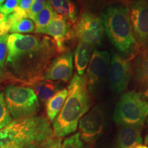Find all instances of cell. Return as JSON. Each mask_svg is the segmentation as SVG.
Wrapping results in <instances>:
<instances>
[{
	"instance_id": "obj_5",
	"label": "cell",
	"mask_w": 148,
	"mask_h": 148,
	"mask_svg": "<svg viewBox=\"0 0 148 148\" xmlns=\"http://www.w3.org/2000/svg\"><path fill=\"white\" fill-rule=\"evenodd\" d=\"M148 116V101L134 90L121 96L114 108L113 118L119 126L143 127Z\"/></svg>"
},
{
	"instance_id": "obj_31",
	"label": "cell",
	"mask_w": 148,
	"mask_h": 148,
	"mask_svg": "<svg viewBox=\"0 0 148 148\" xmlns=\"http://www.w3.org/2000/svg\"><path fill=\"white\" fill-rule=\"evenodd\" d=\"M135 148H148V147L145 145H143V144H139V145L136 146V147H135Z\"/></svg>"
},
{
	"instance_id": "obj_22",
	"label": "cell",
	"mask_w": 148,
	"mask_h": 148,
	"mask_svg": "<svg viewBox=\"0 0 148 148\" xmlns=\"http://www.w3.org/2000/svg\"><path fill=\"white\" fill-rule=\"evenodd\" d=\"M12 121V118L7 107L4 93L0 90V129L7 126Z\"/></svg>"
},
{
	"instance_id": "obj_20",
	"label": "cell",
	"mask_w": 148,
	"mask_h": 148,
	"mask_svg": "<svg viewBox=\"0 0 148 148\" xmlns=\"http://www.w3.org/2000/svg\"><path fill=\"white\" fill-rule=\"evenodd\" d=\"M58 15L53 10L49 3L47 2L43 8L40 11L34 19L35 25L34 32L38 34L40 30L44 29L55 17Z\"/></svg>"
},
{
	"instance_id": "obj_24",
	"label": "cell",
	"mask_w": 148,
	"mask_h": 148,
	"mask_svg": "<svg viewBox=\"0 0 148 148\" xmlns=\"http://www.w3.org/2000/svg\"><path fill=\"white\" fill-rule=\"evenodd\" d=\"M61 148H87L81 140L79 132L66 138L62 142Z\"/></svg>"
},
{
	"instance_id": "obj_1",
	"label": "cell",
	"mask_w": 148,
	"mask_h": 148,
	"mask_svg": "<svg viewBox=\"0 0 148 148\" xmlns=\"http://www.w3.org/2000/svg\"><path fill=\"white\" fill-rule=\"evenodd\" d=\"M6 45L7 79L28 87L43 79L45 69L58 53L52 38L41 34L13 33L8 35Z\"/></svg>"
},
{
	"instance_id": "obj_35",
	"label": "cell",
	"mask_w": 148,
	"mask_h": 148,
	"mask_svg": "<svg viewBox=\"0 0 148 148\" xmlns=\"http://www.w3.org/2000/svg\"><path fill=\"white\" fill-rule=\"evenodd\" d=\"M2 74H3L2 70H1V68H0V77H1V75H2Z\"/></svg>"
},
{
	"instance_id": "obj_19",
	"label": "cell",
	"mask_w": 148,
	"mask_h": 148,
	"mask_svg": "<svg viewBox=\"0 0 148 148\" xmlns=\"http://www.w3.org/2000/svg\"><path fill=\"white\" fill-rule=\"evenodd\" d=\"M67 88H62L45 103L46 113L49 122H53L60 112L67 97Z\"/></svg>"
},
{
	"instance_id": "obj_27",
	"label": "cell",
	"mask_w": 148,
	"mask_h": 148,
	"mask_svg": "<svg viewBox=\"0 0 148 148\" xmlns=\"http://www.w3.org/2000/svg\"><path fill=\"white\" fill-rule=\"evenodd\" d=\"M34 1V0H21L19 5H18L16 9L25 14L27 18V12H28L29 8H31Z\"/></svg>"
},
{
	"instance_id": "obj_26",
	"label": "cell",
	"mask_w": 148,
	"mask_h": 148,
	"mask_svg": "<svg viewBox=\"0 0 148 148\" xmlns=\"http://www.w3.org/2000/svg\"><path fill=\"white\" fill-rule=\"evenodd\" d=\"M8 34L0 36V68L4 69L7 57V38Z\"/></svg>"
},
{
	"instance_id": "obj_6",
	"label": "cell",
	"mask_w": 148,
	"mask_h": 148,
	"mask_svg": "<svg viewBox=\"0 0 148 148\" xmlns=\"http://www.w3.org/2000/svg\"><path fill=\"white\" fill-rule=\"evenodd\" d=\"M4 93L9 112L14 119L35 116L39 110V100L30 87L9 84L5 86Z\"/></svg>"
},
{
	"instance_id": "obj_9",
	"label": "cell",
	"mask_w": 148,
	"mask_h": 148,
	"mask_svg": "<svg viewBox=\"0 0 148 148\" xmlns=\"http://www.w3.org/2000/svg\"><path fill=\"white\" fill-rule=\"evenodd\" d=\"M109 65L110 54L108 51H93L85 75L89 93L94 95L100 90L106 77Z\"/></svg>"
},
{
	"instance_id": "obj_29",
	"label": "cell",
	"mask_w": 148,
	"mask_h": 148,
	"mask_svg": "<svg viewBox=\"0 0 148 148\" xmlns=\"http://www.w3.org/2000/svg\"><path fill=\"white\" fill-rule=\"evenodd\" d=\"M140 95L143 99L148 101V87L146 88L143 92H140Z\"/></svg>"
},
{
	"instance_id": "obj_16",
	"label": "cell",
	"mask_w": 148,
	"mask_h": 148,
	"mask_svg": "<svg viewBox=\"0 0 148 148\" xmlns=\"http://www.w3.org/2000/svg\"><path fill=\"white\" fill-rule=\"evenodd\" d=\"M94 45L87 42L79 40L74 52V61H75L76 73L82 76L88 64L93 52Z\"/></svg>"
},
{
	"instance_id": "obj_4",
	"label": "cell",
	"mask_w": 148,
	"mask_h": 148,
	"mask_svg": "<svg viewBox=\"0 0 148 148\" xmlns=\"http://www.w3.org/2000/svg\"><path fill=\"white\" fill-rule=\"evenodd\" d=\"M101 18L108 39L122 53H128L136 48L130 8L121 3L110 5L103 12Z\"/></svg>"
},
{
	"instance_id": "obj_21",
	"label": "cell",
	"mask_w": 148,
	"mask_h": 148,
	"mask_svg": "<svg viewBox=\"0 0 148 148\" xmlns=\"http://www.w3.org/2000/svg\"><path fill=\"white\" fill-rule=\"evenodd\" d=\"M35 31L34 23L28 18L16 20L11 25L9 32L15 33H31Z\"/></svg>"
},
{
	"instance_id": "obj_17",
	"label": "cell",
	"mask_w": 148,
	"mask_h": 148,
	"mask_svg": "<svg viewBox=\"0 0 148 148\" xmlns=\"http://www.w3.org/2000/svg\"><path fill=\"white\" fill-rule=\"evenodd\" d=\"M51 8L57 14L63 16L72 25L76 22L78 8L73 0H47Z\"/></svg>"
},
{
	"instance_id": "obj_11",
	"label": "cell",
	"mask_w": 148,
	"mask_h": 148,
	"mask_svg": "<svg viewBox=\"0 0 148 148\" xmlns=\"http://www.w3.org/2000/svg\"><path fill=\"white\" fill-rule=\"evenodd\" d=\"M130 16L136 48L139 51L148 49V7L136 0L130 6Z\"/></svg>"
},
{
	"instance_id": "obj_14",
	"label": "cell",
	"mask_w": 148,
	"mask_h": 148,
	"mask_svg": "<svg viewBox=\"0 0 148 148\" xmlns=\"http://www.w3.org/2000/svg\"><path fill=\"white\" fill-rule=\"evenodd\" d=\"M143 127L120 126L116 136V144L121 148H135L143 143Z\"/></svg>"
},
{
	"instance_id": "obj_30",
	"label": "cell",
	"mask_w": 148,
	"mask_h": 148,
	"mask_svg": "<svg viewBox=\"0 0 148 148\" xmlns=\"http://www.w3.org/2000/svg\"><path fill=\"white\" fill-rule=\"evenodd\" d=\"M110 1H113L114 2L117 3H124V4H126L127 3L130 2H134V1H136V0H110Z\"/></svg>"
},
{
	"instance_id": "obj_10",
	"label": "cell",
	"mask_w": 148,
	"mask_h": 148,
	"mask_svg": "<svg viewBox=\"0 0 148 148\" xmlns=\"http://www.w3.org/2000/svg\"><path fill=\"white\" fill-rule=\"evenodd\" d=\"M106 123V112L101 105L88 111L79 121V134L81 140L92 143L102 134Z\"/></svg>"
},
{
	"instance_id": "obj_18",
	"label": "cell",
	"mask_w": 148,
	"mask_h": 148,
	"mask_svg": "<svg viewBox=\"0 0 148 148\" xmlns=\"http://www.w3.org/2000/svg\"><path fill=\"white\" fill-rule=\"evenodd\" d=\"M133 78L139 87H148V49L140 51L136 58Z\"/></svg>"
},
{
	"instance_id": "obj_15",
	"label": "cell",
	"mask_w": 148,
	"mask_h": 148,
	"mask_svg": "<svg viewBox=\"0 0 148 148\" xmlns=\"http://www.w3.org/2000/svg\"><path fill=\"white\" fill-rule=\"evenodd\" d=\"M62 82L41 79L32 83L29 87L32 88L38 99L42 102L46 103L50 98L62 89Z\"/></svg>"
},
{
	"instance_id": "obj_28",
	"label": "cell",
	"mask_w": 148,
	"mask_h": 148,
	"mask_svg": "<svg viewBox=\"0 0 148 148\" xmlns=\"http://www.w3.org/2000/svg\"><path fill=\"white\" fill-rule=\"evenodd\" d=\"M6 17L7 15L0 12V36L6 34L10 30V27L7 23Z\"/></svg>"
},
{
	"instance_id": "obj_12",
	"label": "cell",
	"mask_w": 148,
	"mask_h": 148,
	"mask_svg": "<svg viewBox=\"0 0 148 148\" xmlns=\"http://www.w3.org/2000/svg\"><path fill=\"white\" fill-rule=\"evenodd\" d=\"M71 25L65 18L58 14L38 34L51 36L58 53H62L67 51L68 42L73 38Z\"/></svg>"
},
{
	"instance_id": "obj_38",
	"label": "cell",
	"mask_w": 148,
	"mask_h": 148,
	"mask_svg": "<svg viewBox=\"0 0 148 148\" xmlns=\"http://www.w3.org/2000/svg\"><path fill=\"white\" fill-rule=\"evenodd\" d=\"M18 148H23V147H18Z\"/></svg>"
},
{
	"instance_id": "obj_23",
	"label": "cell",
	"mask_w": 148,
	"mask_h": 148,
	"mask_svg": "<svg viewBox=\"0 0 148 148\" xmlns=\"http://www.w3.org/2000/svg\"><path fill=\"white\" fill-rule=\"evenodd\" d=\"M62 139L53 135L51 137L47 138L43 141L38 143L33 144L26 148H61Z\"/></svg>"
},
{
	"instance_id": "obj_25",
	"label": "cell",
	"mask_w": 148,
	"mask_h": 148,
	"mask_svg": "<svg viewBox=\"0 0 148 148\" xmlns=\"http://www.w3.org/2000/svg\"><path fill=\"white\" fill-rule=\"evenodd\" d=\"M20 1L21 0H5L4 2L0 5V12L5 15H8L15 10Z\"/></svg>"
},
{
	"instance_id": "obj_34",
	"label": "cell",
	"mask_w": 148,
	"mask_h": 148,
	"mask_svg": "<svg viewBox=\"0 0 148 148\" xmlns=\"http://www.w3.org/2000/svg\"><path fill=\"white\" fill-rule=\"evenodd\" d=\"M110 148H121V147H120L119 146L117 145V144H116V145H114V146H112V147H110Z\"/></svg>"
},
{
	"instance_id": "obj_37",
	"label": "cell",
	"mask_w": 148,
	"mask_h": 148,
	"mask_svg": "<svg viewBox=\"0 0 148 148\" xmlns=\"http://www.w3.org/2000/svg\"><path fill=\"white\" fill-rule=\"evenodd\" d=\"M146 123H147V126H148V116H147V119H146Z\"/></svg>"
},
{
	"instance_id": "obj_3",
	"label": "cell",
	"mask_w": 148,
	"mask_h": 148,
	"mask_svg": "<svg viewBox=\"0 0 148 148\" xmlns=\"http://www.w3.org/2000/svg\"><path fill=\"white\" fill-rule=\"evenodd\" d=\"M49 121L41 116L15 119L0 129V148H26L52 136Z\"/></svg>"
},
{
	"instance_id": "obj_2",
	"label": "cell",
	"mask_w": 148,
	"mask_h": 148,
	"mask_svg": "<svg viewBox=\"0 0 148 148\" xmlns=\"http://www.w3.org/2000/svg\"><path fill=\"white\" fill-rule=\"evenodd\" d=\"M66 88L67 97L60 112L53 122V134L60 138L76 131L79 120L91 106L85 75L80 76L75 73Z\"/></svg>"
},
{
	"instance_id": "obj_7",
	"label": "cell",
	"mask_w": 148,
	"mask_h": 148,
	"mask_svg": "<svg viewBox=\"0 0 148 148\" xmlns=\"http://www.w3.org/2000/svg\"><path fill=\"white\" fill-rule=\"evenodd\" d=\"M102 18L91 12H83L73 27V38L95 46L101 44L104 34Z\"/></svg>"
},
{
	"instance_id": "obj_36",
	"label": "cell",
	"mask_w": 148,
	"mask_h": 148,
	"mask_svg": "<svg viewBox=\"0 0 148 148\" xmlns=\"http://www.w3.org/2000/svg\"><path fill=\"white\" fill-rule=\"evenodd\" d=\"M4 1H5V0H0V5L2 4V3L4 2Z\"/></svg>"
},
{
	"instance_id": "obj_33",
	"label": "cell",
	"mask_w": 148,
	"mask_h": 148,
	"mask_svg": "<svg viewBox=\"0 0 148 148\" xmlns=\"http://www.w3.org/2000/svg\"><path fill=\"white\" fill-rule=\"evenodd\" d=\"M144 143H145V145H147L148 147V134L145 136V140H144Z\"/></svg>"
},
{
	"instance_id": "obj_13",
	"label": "cell",
	"mask_w": 148,
	"mask_h": 148,
	"mask_svg": "<svg viewBox=\"0 0 148 148\" xmlns=\"http://www.w3.org/2000/svg\"><path fill=\"white\" fill-rule=\"evenodd\" d=\"M73 72V54L67 51L55 57L45 69L43 79L62 82H68Z\"/></svg>"
},
{
	"instance_id": "obj_8",
	"label": "cell",
	"mask_w": 148,
	"mask_h": 148,
	"mask_svg": "<svg viewBox=\"0 0 148 148\" xmlns=\"http://www.w3.org/2000/svg\"><path fill=\"white\" fill-rule=\"evenodd\" d=\"M133 56L124 58L114 53L108 69V85L110 89L115 93L124 91L132 76Z\"/></svg>"
},
{
	"instance_id": "obj_32",
	"label": "cell",
	"mask_w": 148,
	"mask_h": 148,
	"mask_svg": "<svg viewBox=\"0 0 148 148\" xmlns=\"http://www.w3.org/2000/svg\"><path fill=\"white\" fill-rule=\"evenodd\" d=\"M139 1L142 3H143L144 5H145L146 6L148 7V0H139Z\"/></svg>"
}]
</instances>
